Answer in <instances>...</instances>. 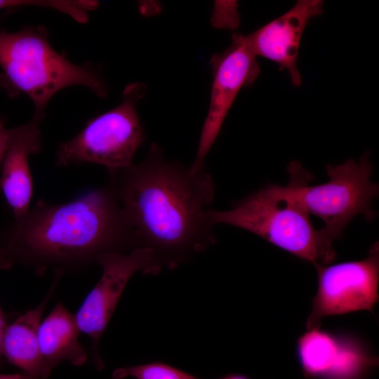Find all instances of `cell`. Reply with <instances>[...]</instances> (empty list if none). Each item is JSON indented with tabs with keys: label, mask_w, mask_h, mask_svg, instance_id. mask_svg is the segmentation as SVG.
I'll return each instance as SVG.
<instances>
[{
	"label": "cell",
	"mask_w": 379,
	"mask_h": 379,
	"mask_svg": "<svg viewBox=\"0 0 379 379\" xmlns=\"http://www.w3.org/2000/svg\"><path fill=\"white\" fill-rule=\"evenodd\" d=\"M41 121L32 117L29 122L9 129L8 147L1 168L0 190L14 219L22 217L31 208L33 181L29 160L42 149Z\"/></svg>",
	"instance_id": "12"
},
{
	"label": "cell",
	"mask_w": 379,
	"mask_h": 379,
	"mask_svg": "<svg viewBox=\"0 0 379 379\" xmlns=\"http://www.w3.org/2000/svg\"><path fill=\"white\" fill-rule=\"evenodd\" d=\"M0 379H35L24 373L15 374H0Z\"/></svg>",
	"instance_id": "19"
},
{
	"label": "cell",
	"mask_w": 379,
	"mask_h": 379,
	"mask_svg": "<svg viewBox=\"0 0 379 379\" xmlns=\"http://www.w3.org/2000/svg\"><path fill=\"white\" fill-rule=\"evenodd\" d=\"M96 263L102 268L100 279L86 297L74 315L80 332L91 340V357L98 369L104 364L100 357L99 342L132 276L137 272L156 274L152 251L136 248L126 253H108Z\"/></svg>",
	"instance_id": "8"
},
{
	"label": "cell",
	"mask_w": 379,
	"mask_h": 379,
	"mask_svg": "<svg viewBox=\"0 0 379 379\" xmlns=\"http://www.w3.org/2000/svg\"><path fill=\"white\" fill-rule=\"evenodd\" d=\"M218 379H250V378L244 375L232 373V374H228V375H224Z\"/></svg>",
	"instance_id": "20"
},
{
	"label": "cell",
	"mask_w": 379,
	"mask_h": 379,
	"mask_svg": "<svg viewBox=\"0 0 379 379\" xmlns=\"http://www.w3.org/2000/svg\"><path fill=\"white\" fill-rule=\"evenodd\" d=\"M9 129L5 128V121L0 118V174L3 159L7 149Z\"/></svg>",
	"instance_id": "17"
},
{
	"label": "cell",
	"mask_w": 379,
	"mask_h": 379,
	"mask_svg": "<svg viewBox=\"0 0 379 379\" xmlns=\"http://www.w3.org/2000/svg\"><path fill=\"white\" fill-rule=\"evenodd\" d=\"M323 5L321 0L298 1L286 13L244 35L248 48L255 57L277 63L281 70L288 72L293 86H300L297 67L300 39L309 21L323 13Z\"/></svg>",
	"instance_id": "10"
},
{
	"label": "cell",
	"mask_w": 379,
	"mask_h": 379,
	"mask_svg": "<svg viewBox=\"0 0 379 379\" xmlns=\"http://www.w3.org/2000/svg\"><path fill=\"white\" fill-rule=\"evenodd\" d=\"M113 379H200L178 368L168 364L154 361L147 364L124 366L115 369Z\"/></svg>",
	"instance_id": "15"
},
{
	"label": "cell",
	"mask_w": 379,
	"mask_h": 379,
	"mask_svg": "<svg viewBox=\"0 0 379 379\" xmlns=\"http://www.w3.org/2000/svg\"><path fill=\"white\" fill-rule=\"evenodd\" d=\"M120 203L107 183L64 204L39 200L0 232V268L29 267L63 276L108 253L136 248Z\"/></svg>",
	"instance_id": "2"
},
{
	"label": "cell",
	"mask_w": 379,
	"mask_h": 379,
	"mask_svg": "<svg viewBox=\"0 0 379 379\" xmlns=\"http://www.w3.org/2000/svg\"><path fill=\"white\" fill-rule=\"evenodd\" d=\"M212 225L225 224L252 232L295 256L318 265L336 258L333 241L316 230L307 212L286 186L267 185L227 211L208 209Z\"/></svg>",
	"instance_id": "4"
},
{
	"label": "cell",
	"mask_w": 379,
	"mask_h": 379,
	"mask_svg": "<svg viewBox=\"0 0 379 379\" xmlns=\"http://www.w3.org/2000/svg\"><path fill=\"white\" fill-rule=\"evenodd\" d=\"M7 326L4 314L0 307V357L3 354V340Z\"/></svg>",
	"instance_id": "18"
},
{
	"label": "cell",
	"mask_w": 379,
	"mask_h": 379,
	"mask_svg": "<svg viewBox=\"0 0 379 379\" xmlns=\"http://www.w3.org/2000/svg\"><path fill=\"white\" fill-rule=\"evenodd\" d=\"M328 182L310 185V173L298 161L288 167L290 180L287 190L307 212L322 220L321 228L333 241L342 236L348 223L361 214L368 220L375 217L372 201L378 195V185L371 180L373 166L365 154L359 161L349 159L343 164L326 166Z\"/></svg>",
	"instance_id": "5"
},
{
	"label": "cell",
	"mask_w": 379,
	"mask_h": 379,
	"mask_svg": "<svg viewBox=\"0 0 379 379\" xmlns=\"http://www.w3.org/2000/svg\"><path fill=\"white\" fill-rule=\"evenodd\" d=\"M79 332L75 316L61 302H58L41 321L39 328V347L50 372L65 361L74 366L86 362L88 354L79 341Z\"/></svg>",
	"instance_id": "14"
},
{
	"label": "cell",
	"mask_w": 379,
	"mask_h": 379,
	"mask_svg": "<svg viewBox=\"0 0 379 379\" xmlns=\"http://www.w3.org/2000/svg\"><path fill=\"white\" fill-rule=\"evenodd\" d=\"M62 277L55 274L54 282L44 300L8 325L5 331L3 354L22 373L35 379H47L51 373L41 354L39 328L46 306Z\"/></svg>",
	"instance_id": "13"
},
{
	"label": "cell",
	"mask_w": 379,
	"mask_h": 379,
	"mask_svg": "<svg viewBox=\"0 0 379 379\" xmlns=\"http://www.w3.org/2000/svg\"><path fill=\"white\" fill-rule=\"evenodd\" d=\"M297 352L304 375L313 379H361L378 364L356 343L319 328L299 338Z\"/></svg>",
	"instance_id": "11"
},
{
	"label": "cell",
	"mask_w": 379,
	"mask_h": 379,
	"mask_svg": "<svg viewBox=\"0 0 379 379\" xmlns=\"http://www.w3.org/2000/svg\"><path fill=\"white\" fill-rule=\"evenodd\" d=\"M210 65L213 74L210 103L191 165L195 168L204 166V161L240 90L252 85L260 73L256 57L239 33L232 34L226 50L211 57Z\"/></svg>",
	"instance_id": "9"
},
{
	"label": "cell",
	"mask_w": 379,
	"mask_h": 379,
	"mask_svg": "<svg viewBox=\"0 0 379 379\" xmlns=\"http://www.w3.org/2000/svg\"><path fill=\"white\" fill-rule=\"evenodd\" d=\"M0 67L2 87L11 96H29L35 107L33 117L41 121L49 100L65 88L83 86L99 97L107 93L105 81L92 68L72 63L51 46L42 26L0 30Z\"/></svg>",
	"instance_id": "3"
},
{
	"label": "cell",
	"mask_w": 379,
	"mask_h": 379,
	"mask_svg": "<svg viewBox=\"0 0 379 379\" xmlns=\"http://www.w3.org/2000/svg\"><path fill=\"white\" fill-rule=\"evenodd\" d=\"M145 92L142 83L128 85L119 105L92 118L76 136L60 145L56 164L91 163L103 166L108 171L132 165L136 151L145 140L136 103Z\"/></svg>",
	"instance_id": "6"
},
{
	"label": "cell",
	"mask_w": 379,
	"mask_h": 379,
	"mask_svg": "<svg viewBox=\"0 0 379 379\" xmlns=\"http://www.w3.org/2000/svg\"><path fill=\"white\" fill-rule=\"evenodd\" d=\"M318 289L307 319V328L320 327L328 316L372 311L379 299V247L375 243L364 260L318 265Z\"/></svg>",
	"instance_id": "7"
},
{
	"label": "cell",
	"mask_w": 379,
	"mask_h": 379,
	"mask_svg": "<svg viewBox=\"0 0 379 379\" xmlns=\"http://www.w3.org/2000/svg\"><path fill=\"white\" fill-rule=\"evenodd\" d=\"M31 6L53 8L55 3L53 0H0V9H13Z\"/></svg>",
	"instance_id": "16"
},
{
	"label": "cell",
	"mask_w": 379,
	"mask_h": 379,
	"mask_svg": "<svg viewBox=\"0 0 379 379\" xmlns=\"http://www.w3.org/2000/svg\"><path fill=\"white\" fill-rule=\"evenodd\" d=\"M137 248L150 249L157 272L173 269L215 241L207 212L215 185L205 166L167 161L152 144L144 161L108 171Z\"/></svg>",
	"instance_id": "1"
}]
</instances>
